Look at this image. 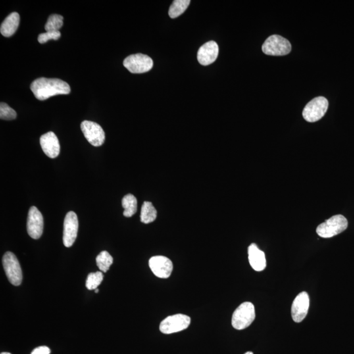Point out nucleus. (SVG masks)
<instances>
[{"label": "nucleus", "instance_id": "2eb2a0df", "mask_svg": "<svg viewBox=\"0 0 354 354\" xmlns=\"http://www.w3.org/2000/svg\"><path fill=\"white\" fill-rule=\"evenodd\" d=\"M218 46L214 41H210L199 48L197 52V60L201 65L207 66L213 63L217 59Z\"/></svg>", "mask_w": 354, "mask_h": 354}, {"label": "nucleus", "instance_id": "aec40b11", "mask_svg": "<svg viewBox=\"0 0 354 354\" xmlns=\"http://www.w3.org/2000/svg\"><path fill=\"white\" fill-rule=\"evenodd\" d=\"M190 3L189 0H176L171 5L169 14L171 18H175L181 15L188 8Z\"/></svg>", "mask_w": 354, "mask_h": 354}, {"label": "nucleus", "instance_id": "5701e85b", "mask_svg": "<svg viewBox=\"0 0 354 354\" xmlns=\"http://www.w3.org/2000/svg\"><path fill=\"white\" fill-rule=\"evenodd\" d=\"M104 276L102 272L90 273L87 276L86 287L89 290H95L103 280Z\"/></svg>", "mask_w": 354, "mask_h": 354}, {"label": "nucleus", "instance_id": "ddd939ff", "mask_svg": "<svg viewBox=\"0 0 354 354\" xmlns=\"http://www.w3.org/2000/svg\"><path fill=\"white\" fill-rule=\"evenodd\" d=\"M310 307V299L307 292H302L297 295L291 307V316L294 322H303L307 317Z\"/></svg>", "mask_w": 354, "mask_h": 354}, {"label": "nucleus", "instance_id": "dca6fc26", "mask_svg": "<svg viewBox=\"0 0 354 354\" xmlns=\"http://www.w3.org/2000/svg\"><path fill=\"white\" fill-rule=\"evenodd\" d=\"M249 263L255 271L261 272L266 268L265 254L258 248L255 243H252L248 248Z\"/></svg>", "mask_w": 354, "mask_h": 354}, {"label": "nucleus", "instance_id": "c85d7f7f", "mask_svg": "<svg viewBox=\"0 0 354 354\" xmlns=\"http://www.w3.org/2000/svg\"><path fill=\"white\" fill-rule=\"evenodd\" d=\"M1 354H11L8 353H1Z\"/></svg>", "mask_w": 354, "mask_h": 354}, {"label": "nucleus", "instance_id": "9d476101", "mask_svg": "<svg viewBox=\"0 0 354 354\" xmlns=\"http://www.w3.org/2000/svg\"><path fill=\"white\" fill-rule=\"evenodd\" d=\"M78 219L74 211L68 212L64 220L63 243L66 247H72L76 241L78 230Z\"/></svg>", "mask_w": 354, "mask_h": 354}, {"label": "nucleus", "instance_id": "4468645a", "mask_svg": "<svg viewBox=\"0 0 354 354\" xmlns=\"http://www.w3.org/2000/svg\"><path fill=\"white\" fill-rule=\"evenodd\" d=\"M40 145L43 153L50 158H55L59 155L60 143L56 135L52 131L45 133L40 137Z\"/></svg>", "mask_w": 354, "mask_h": 354}, {"label": "nucleus", "instance_id": "412c9836", "mask_svg": "<svg viewBox=\"0 0 354 354\" xmlns=\"http://www.w3.org/2000/svg\"><path fill=\"white\" fill-rule=\"evenodd\" d=\"M113 258L108 251H102L96 258L97 265L101 272H106L113 264Z\"/></svg>", "mask_w": 354, "mask_h": 354}, {"label": "nucleus", "instance_id": "9b49d317", "mask_svg": "<svg viewBox=\"0 0 354 354\" xmlns=\"http://www.w3.org/2000/svg\"><path fill=\"white\" fill-rule=\"evenodd\" d=\"M43 217L37 207L32 206L28 211L27 232L34 239H39L43 234Z\"/></svg>", "mask_w": 354, "mask_h": 354}, {"label": "nucleus", "instance_id": "f8f14e48", "mask_svg": "<svg viewBox=\"0 0 354 354\" xmlns=\"http://www.w3.org/2000/svg\"><path fill=\"white\" fill-rule=\"evenodd\" d=\"M149 266L155 276L158 278H170L174 265L172 260L164 256H154L149 260Z\"/></svg>", "mask_w": 354, "mask_h": 354}, {"label": "nucleus", "instance_id": "423d86ee", "mask_svg": "<svg viewBox=\"0 0 354 354\" xmlns=\"http://www.w3.org/2000/svg\"><path fill=\"white\" fill-rule=\"evenodd\" d=\"M4 270L10 283L14 286L21 284L22 273L19 262L11 252L8 251L3 257Z\"/></svg>", "mask_w": 354, "mask_h": 354}, {"label": "nucleus", "instance_id": "0eeeda50", "mask_svg": "<svg viewBox=\"0 0 354 354\" xmlns=\"http://www.w3.org/2000/svg\"><path fill=\"white\" fill-rule=\"evenodd\" d=\"M191 319L184 314H176L164 319L160 326V330L164 334H173L188 328Z\"/></svg>", "mask_w": 354, "mask_h": 354}, {"label": "nucleus", "instance_id": "7ed1b4c3", "mask_svg": "<svg viewBox=\"0 0 354 354\" xmlns=\"http://www.w3.org/2000/svg\"><path fill=\"white\" fill-rule=\"evenodd\" d=\"M255 307L251 303L245 302L235 310L232 318L233 328L243 330L251 326L255 319Z\"/></svg>", "mask_w": 354, "mask_h": 354}, {"label": "nucleus", "instance_id": "bb28decb", "mask_svg": "<svg viewBox=\"0 0 354 354\" xmlns=\"http://www.w3.org/2000/svg\"><path fill=\"white\" fill-rule=\"evenodd\" d=\"M244 354H253V353H252V352H247V353H246Z\"/></svg>", "mask_w": 354, "mask_h": 354}, {"label": "nucleus", "instance_id": "a211bd4d", "mask_svg": "<svg viewBox=\"0 0 354 354\" xmlns=\"http://www.w3.org/2000/svg\"><path fill=\"white\" fill-rule=\"evenodd\" d=\"M157 217V211L154 207L153 204L150 201L144 202L141 208V221L143 223H151Z\"/></svg>", "mask_w": 354, "mask_h": 354}, {"label": "nucleus", "instance_id": "39448f33", "mask_svg": "<svg viewBox=\"0 0 354 354\" xmlns=\"http://www.w3.org/2000/svg\"><path fill=\"white\" fill-rule=\"evenodd\" d=\"M328 99L324 97L315 98L309 102L304 108L303 118L308 122H316L321 120L328 110Z\"/></svg>", "mask_w": 354, "mask_h": 354}, {"label": "nucleus", "instance_id": "1a4fd4ad", "mask_svg": "<svg viewBox=\"0 0 354 354\" xmlns=\"http://www.w3.org/2000/svg\"><path fill=\"white\" fill-rule=\"evenodd\" d=\"M81 130L87 141L94 147H101L105 141V133L103 129L97 123L91 121H83L81 124Z\"/></svg>", "mask_w": 354, "mask_h": 354}, {"label": "nucleus", "instance_id": "4be33fe9", "mask_svg": "<svg viewBox=\"0 0 354 354\" xmlns=\"http://www.w3.org/2000/svg\"><path fill=\"white\" fill-rule=\"evenodd\" d=\"M63 16L60 15V14H53L50 15L45 25L46 32L59 31V29L63 25Z\"/></svg>", "mask_w": 354, "mask_h": 354}, {"label": "nucleus", "instance_id": "b1692460", "mask_svg": "<svg viewBox=\"0 0 354 354\" xmlns=\"http://www.w3.org/2000/svg\"><path fill=\"white\" fill-rule=\"evenodd\" d=\"M16 118V112L12 108L5 103L0 104V118L1 120H12Z\"/></svg>", "mask_w": 354, "mask_h": 354}, {"label": "nucleus", "instance_id": "a878e982", "mask_svg": "<svg viewBox=\"0 0 354 354\" xmlns=\"http://www.w3.org/2000/svg\"><path fill=\"white\" fill-rule=\"evenodd\" d=\"M50 353H51V351H50L49 348L40 347L34 349L31 354H49Z\"/></svg>", "mask_w": 354, "mask_h": 354}, {"label": "nucleus", "instance_id": "6e6552de", "mask_svg": "<svg viewBox=\"0 0 354 354\" xmlns=\"http://www.w3.org/2000/svg\"><path fill=\"white\" fill-rule=\"evenodd\" d=\"M124 66L133 74H142L149 72L153 67V60L148 55L135 54L126 58Z\"/></svg>", "mask_w": 354, "mask_h": 354}, {"label": "nucleus", "instance_id": "20e7f679", "mask_svg": "<svg viewBox=\"0 0 354 354\" xmlns=\"http://www.w3.org/2000/svg\"><path fill=\"white\" fill-rule=\"evenodd\" d=\"M262 49L266 55L283 56L290 53L291 45L287 39L281 35H272L264 41Z\"/></svg>", "mask_w": 354, "mask_h": 354}, {"label": "nucleus", "instance_id": "f3484780", "mask_svg": "<svg viewBox=\"0 0 354 354\" xmlns=\"http://www.w3.org/2000/svg\"><path fill=\"white\" fill-rule=\"evenodd\" d=\"M19 22L20 16L18 12H12L2 22L0 27L1 34L5 37H11L17 30Z\"/></svg>", "mask_w": 354, "mask_h": 354}, {"label": "nucleus", "instance_id": "f03ea898", "mask_svg": "<svg viewBox=\"0 0 354 354\" xmlns=\"http://www.w3.org/2000/svg\"><path fill=\"white\" fill-rule=\"evenodd\" d=\"M348 220L341 214H337L319 225L316 232L320 237L330 238L347 230Z\"/></svg>", "mask_w": 354, "mask_h": 354}, {"label": "nucleus", "instance_id": "cd10ccee", "mask_svg": "<svg viewBox=\"0 0 354 354\" xmlns=\"http://www.w3.org/2000/svg\"><path fill=\"white\" fill-rule=\"evenodd\" d=\"M95 293H99V289H95Z\"/></svg>", "mask_w": 354, "mask_h": 354}, {"label": "nucleus", "instance_id": "6ab92c4d", "mask_svg": "<svg viewBox=\"0 0 354 354\" xmlns=\"http://www.w3.org/2000/svg\"><path fill=\"white\" fill-rule=\"evenodd\" d=\"M122 206L124 209V216L126 217H131L137 211L136 197L131 193L125 195L122 199Z\"/></svg>", "mask_w": 354, "mask_h": 354}, {"label": "nucleus", "instance_id": "f257e3e1", "mask_svg": "<svg viewBox=\"0 0 354 354\" xmlns=\"http://www.w3.org/2000/svg\"><path fill=\"white\" fill-rule=\"evenodd\" d=\"M30 89L36 99L45 101L53 96L70 93L68 83L60 79L40 78L31 83Z\"/></svg>", "mask_w": 354, "mask_h": 354}, {"label": "nucleus", "instance_id": "393cba45", "mask_svg": "<svg viewBox=\"0 0 354 354\" xmlns=\"http://www.w3.org/2000/svg\"><path fill=\"white\" fill-rule=\"evenodd\" d=\"M61 36V34H60V31H50V32H46L45 33H42L38 35V40L39 43H45L47 42L48 41L51 40V39H53V40H58Z\"/></svg>", "mask_w": 354, "mask_h": 354}]
</instances>
